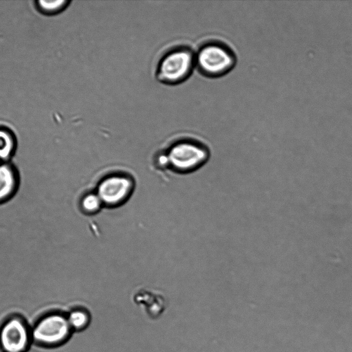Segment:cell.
Returning a JSON list of instances; mask_svg holds the SVG:
<instances>
[{
    "instance_id": "obj_1",
    "label": "cell",
    "mask_w": 352,
    "mask_h": 352,
    "mask_svg": "<svg viewBox=\"0 0 352 352\" xmlns=\"http://www.w3.org/2000/svg\"><path fill=\"white\" fill-rule=\"evenodd\" d=\"M195 68V51L186 45H173L157 58L154 74L160 82L176 85L186 81Z\"/></svg>"
},
{
    "instance_id": "obj_2",
    "label": "cell",
    "mask_w": 352,
    "mask_h": 352,
    "mask_svg": "<svg viewBox=\"0 0 352 352\" xmlns=\"http://www.w3.org/2000/svg\"><path fill=\"white\" fill-rule=\"evenodd\" d=\"M236 58L234 51L219 41H209L195 51V68L208 78H219L234 67Z\"/></svg>"
},
{
    "instance_id": "obj_3",
    "label": "cell",
    "mask_w": 352,
    "mask_h": 352,
    "mask_svg": "<svg viewBox=\"0 0 352 352\" xmlns=\"http://www.w3.org/2000/svg\"><path fill=\"white\" fill-rule=\"evenodd\" d=\"M164 151L168 166L179 172L199 168L207 162L210 155V150L205 144L190 138L174 141Z\"/></svg>"
},
{
    "instance_id": "obj_4",
    "label": "cell",
    "mask_w": 352,
    "mask_h": 352,
    "mask_svg": "<svg viewBox=\"0 0 352 352\" xmlns=\"http://www.w3.org/2000/svg\"><path fill=\"white\" fill-rule=\"evenodd\" d=\"M72 334L67 316L52 312L40 318L34 324L32 342L46 346H54L65 342Z\"/></svg>"
},
{
    "instance_id": "obj_5",
    "label": "cell",
    "mask_w": 352,
    "mask_h": 352,
    "mask_svg": "<svg viewBox=\"0 0 352 352\" xmlns=\"http://www.w3.org/2000/svg\"><path fill=\"white\" fill-rule=\"evenodd\" d=\"M131 177L122 173H113L104 177L98 185L96 192L103 205L117 206L131 195L134 187Z\"/></svg>"
},
{
    "instance_id": "obj_6",
    "label": "cell",
    "mask_w": 352,
    "mask_h": 352,
    "mask_svg": "<svg viewBox=\"0 0 352 352\" xmlns=\"http://www.w3.org/2000/svg\"><path fill=\"white\" fill-rule=\"evenodd\" d=\"M30 339L27 323L21 316L8 318L0 327V346L3 352H25Z\"/></svg>"
},
{
    "instance_id": "obj_7",
    "label": "cell",
    "mask_w": 352,
    "mask_h": 352,
    "mask_svg": "<svg viewBox=\"0 0 352 352\" xmlns=\"http://www.w3.org/2000/svg\"><path fill=\"white\" fill-rule=\"evenodd\" d=\"M133 300L135 304L143 307L151 318L159 316L166 307L165 299L162 294L149 289H139L135 293Z\"/></svg>"
},
{
    "instance_id": "obj_8",
    "label": "cell",
    "mask_w": 352,
    "mask_h": 352,
    "mask_svg": "<svg viewBox=\"0 0 352 352\" xmlns=\"http://www.w3.org/2000/svg\"><path fill=\"white\" fill-rule=\"evenodd\" d=\"M19 184V176L16 168L8 162H0V204L15 195Z\"/></svg>"
},
{
    "instance_id": "obj_9",
    "label": "cell",
    "mask_w": 352,
    "mask_h": 352,
    "mask_svg": "<svg viewBox=\"0 0 352 352\" xmlns=\"http://www.w3.org/2000/svg\"><path fill=\"white\" fill-rule=\"evenodd\" d=\"M16 148V141L12 133L0 129V162H7L12 157Z\"/></svg>"
},
{
    "instance_id": "obj_10",
    "label": "cell",
    "mask_w": 352,
    "mask_h": 352,
    "mask_svg": "<svg viewBox=\"0 0 352 352\" xmlns=\"http://www.w3.org/2000/svg\"><path fill=\"white\" fill-rule=\"evenodd\" d=\"M67 318L72 329L76 331H83L90 322L89 312L82 308L71 310L67 315Z\"/></svg>"
},
{
    "instance_id": "obj_11",
    "label": "cell",
    "mask_w": 352,
    "mask_h": 352,
    "mask_svg": "<svg viewBox=\"0 0 352 352\" xmlns=\"http://www.w3.org/2000/svg\"><path fill=\"white\" fill-rule=\"evenodd\" d=\"M103 205L96 192H87L80 201L81 210L86 214L96 213Z\"/></svg>"
},
{
    "instance_id": "obj_12",
    "label": "cell",
    "mask_w": 352,
    "mask_h": 352,
    "mask_svg": "<svg viewBox=\"0 0 352 352\" xmlns=\"http://www.w3.org/2000/svg\"><path fill=\"white\" fill-rule=\"evenodd\" d=\"M67 1H37L39 10L45 13L53 14L63 10L67 5Z\"/></svg>"
}]
</instances>
